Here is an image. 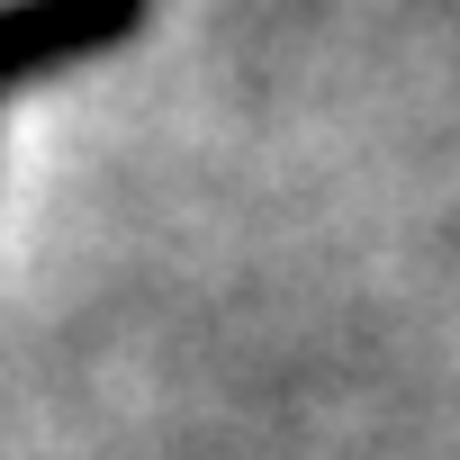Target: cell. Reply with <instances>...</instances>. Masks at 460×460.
<instances>
[{"label":"cell","mask_w":460,"mask_h":460,"mask_svg":"<svg viewBox=\"0 0 460 460\" xmlns=\"http://www.w3.org/2000/svg\"><path fill=\"white\" fill-rule=\"evenodd\" d=\"M154 28V0H0V100L64 64H100Z\"/></svg>","instance_id":"1"}]
</instances>
